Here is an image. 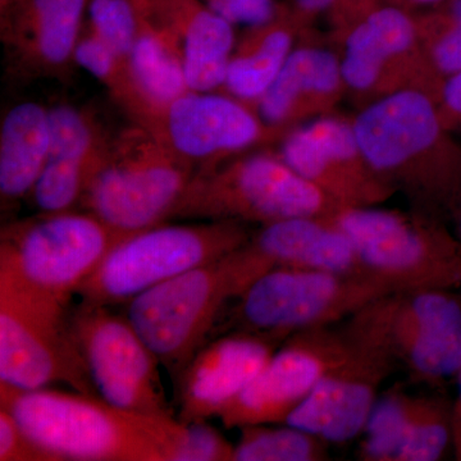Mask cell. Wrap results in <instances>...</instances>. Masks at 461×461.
<instances>
[{
  "label": "cell",
  "instance_id": "4316f807",
  "mask_svg": "<svg viewBox=\"0 0 461 461\" xmlns=\"http://www.w3.org/2000/svg\"><path fill=\"white\" fill-rule=\"evenodd\" d=\"M129 417L159 448L166 461H233V445L206 421L184 423L163 415Z\"/></svg>",
  "mask_w": 461,
  "mask_h": 461
},
{
  "label": "cell",
  "instance_id": "e575fe53",
  "mask_svg": "<svg viewBox=\"0 0 461 461\" xmlns=\"http://www.w3.org/2000/svg\"><path fill=\"white\" fill-rule=\"evenodd\" d=\"M232 25L262 26L271 23L281 8L275 0H200Z\"/></svg>",
  "mask_w": 461,
  "mask_h": 461
},
{
  "label": "cell",
  "instance_id": "4fadbf2b",
  "mask_svg": "<svg viewBox=\"0 0 461 461\" xmlns=\"http://www.w3.org/2000/svg\"><path fill=\"white\" fill-rule=\"evenodd\" d=\"M345 323L350 345L344 359L321 378L313 393L285 421L329 444L362 435L377 402L379 388L396 364L384 339L357 315Z\"/></svg>",
  "mask_w": 461,
  "mask_h": 461
},
{
  "label": "cell",
  "instance_id": "e0dca14e",
  "mask_svg": "<svg viewBox=\"0 0 461 461\" xmlns=\"http://www.w3.org/2000/svg\"><path fill=\"white\" fill-rule=\"evenodd\" d=\"M282 339L229 332L206 341L176 382L177 420L199 423L217 417L257 377Z\"/></svg>",
  "mask_w": 461,
  "mask_h": 461
},
{
  "label": "cell",
  "instance_id": "836d02e7",
  "mask_svg": "<svg viewBox=\"0 0 461 461\" xmlns=\"http://www.w3.org/2000/svg\"><path fill=\"white\" fill-rule=\"evenodd\" d=\"M0 460L57 461L50 451L27 435L14 415L0 408Z\"/></svg>",
  "mask_w": 461,
  "mask_h": 461
},
{
  "label": "cell",
  "instance_id": "4dcf8cb0",
  "mask_svg": "<svg viewBox=\"0 0 461 461\" xmlns=\"http://www.w3.org/2000/svg\"><path fill=\"white\" fill-rule=\"evenodd\" d=\"M75 62L107 87L112 98L130 118L138 113L141 100L130 74L129 63L90 30L78 41Z\"/></svg>",
  "mask_w": 461,
  "mask_h": 461
},
{
  "label": "cell",
  "instance_id": "8fae6325",
  "mask_svg": "<svg viewBox=\"0 0 461 461\" xmlns=\"http://www.w3.org/2000/svg\"><path fill=\"white\" fill-rule=\"evenodd\" d=\"M69 324L100 400L127 414L175 417L160 364L123 314L80 302Z\"/></svg>",
  "mask_w": 461,
  "mask_h": 461
},
{
  "label": "cell",
  "instance_id": "7402d4cb",
  "mask_svg": "<svg viewBox=\"0 0 461 461\" xmlns=\"http://www.w3.org/2000/svg\"><path fill=\"white\" fill-rule=\"evenodd\" d=\"M50 150V109L36 102L14 105L0 126L2 208L32 195Z\"/></svg>",
  "mask_w": 461,
  "mask_h": 461
},
{
  "label": "cell",
  "instance_id": "277c9868",
  "mask_svg": "<svg viewBox=\"0 0 461 461\" xmlns=\"http://www.w3.org/2000/svg\"><path fill=\"white\" fill-rule=\"evenodd\" d=\"M131 235L86 211L8 224L0 236V282L68 308L109 251Z\"/></svg>",
  "mask_w": 461,
  "mask_h": 461
},
{
  "label": "cell",
  "instance_id": "cb8c5ba5",
  "mask_svg": "<svg viewBox=\"0 0 461 461\" xmlns=\"http://www.w3.org/2000/svg\"><path fill=\"white\" fill-rule=\"evenodd\" d=\"M344 83L335 54L321 48H297L258 103V113L273 130L294 122L314 99L332 95Z\"/></svg>",
  "mask_w": 461,
  "mask_h": 461
},
{
  "label": "cell",
  "instance_id": "ac0fdd59",
  "mask_svg": "<svg viewBox=\"0 0 461 461\" xmlns=\"http://www.w3.org/2000/svg\"><path fill=\"white\" fill-rule=\"evenodd\" d=\"M87 0H11L0 9V32L16 77H67Z\"/></svg>",
  "mask_w": 461,
  "mask_h": 461
},
{
  "label": "cell",
  "instance_id": "74e56055",
  "mask_svg": "<svg viewBox=\"0 0 461 461\" xmlns=\"http://www.w3.org/2000/svg\"><path fill=\"white\" fill-rule=\"evenodd\" d=\"M338 2L339 0H294L295 14L291 17L295 20L296 17L313 16L332 7Z\"/></svg>",
  "mask_w": 461,
  "mask_h": 461
},
{
  "label": "cell",
  "instance_id": "3957f363",
  "mask_svg": "<svg viewBox=\"0 0 461 461\" xmlns=\"http://www.w3.org/2000/svg\"><path fill=\"white\" fill-rule=\"evenodd\" d=\"M393 293L395 288L371 275L276 267L227 306L212 333H258L285 341L350 320Z\"/></svg>",
  "mask_w": 461,
  "mask_h": 461
},
{
  "label": "cell",
  "instance_id": "8992f818",
  "mask_svg": "<svg viewBox=\"0 0 461 461\" xmlns=\"http://www.w3.org/2000/svg\"><path fill=\"white\" fill-rule=\"evenodd\" d=\"M342 208L280 157L254 154L198 169L171 220L268 224L297 217L332 218Z\"/></svg>",
  "mask_w": 461,
  "mask_h": 461
},
{
  "label": "cell",
  "instance_id": "f35d334b",
  "mask_svg": "<svg viewBox=\"0 0 461 461\" xmlns=\"http://www.w3.org/2000/svg\"><path fill=\"white\" fill-rule=\"evenodd\" d=\"M456 222V238L461 242V196L457 200L456 205H455L453 213H451Z\"/></svg>",
  "mask_w": 461,
  "mask_h": 461
},
{
  "label": "cell",
  "instance_id": "60d3db41",
  "mask_svg": "<svg viewBox=\"0 0 461 461\" xmlns=\"http://www.w3.org/2000/svg\"><path fill=\"white\" fill-rule=\"evenodd\" d=\"M9 3H11V2H9ZM9 3H8V5H9ZM7 5H5V7H7ZM2 9H3V8H2Z\"/></svg>",
  "mask_w": 461,
  "mask_h": 461
},
{
  "label": "cell",
  "instance_id": "1f68e13d",
  "mask_svg": "<svg viewBox=\"0 0 461 461\" xmlns=\"http://www.w3.org/2000/svg\"><path fill=\"white\" fill-rule=\"evenodd\" d=\"M149 0H87L89 30L129 63Z\"/></svg>",
  "mask_w": 461,
  "mask_h": 461
},
{
  "label": "cell",
  "instance_id": "8d00e7d4",
  "mask_svg": "<svg viewBox=\"0 0 461 461\" xmlns=\"http://www.w3.org/2000/svg\"><path fill=\"white\" fill-rule=\"evenodd\" d=\"M457 397L451 406V417H453V448L455 456L461 461V368L456 375Z\"/></svg>",
  "mask_w": 461,
  "mask_h": 461
},
{
  "label": "cell",
  "instance_id": "5b68a950",
  "mask_svg": "<svg viewBox=\"0 0 461 461\" xmlns=\"http://www.w3.org/2000/svg\"><path fill=\"white\" fill-rule=\"evenodd\" d=\"M196 171L132 122L111 139L81 205L112 229L138 233L171 220Z\"/></svg>",
  "mask_w": 461,
  "mask_h": 461
},
{
  "label": "cell",
  "instance_id": "ffe728a7",
  "mask_svg": "<svg viewBox=\"0 0 461 461\" xmlns=\"http://www.w3.org/2000/svg\"><path fill=\"white\" fill-rule=\"evenodd\" d=\"M149 5L180 50L190 90L222 87L236 47L232 23L200 0H149Z\"/></svg>",
  "mask_w": 461,
  "mask_h": 461
},
{
  "label": "cell",
  "instance_id": "9a60e30c",
  "mask_svg": "<svg viewBox=\"0 0 461 461\" xmlns=\"http://www.w3.org/2000/svg\"><path fill=\"white\" fill-rule=\"evenodd\" d=\"M133 123L198 169L221 165L275 133L248 104L213 91H187Z\"/></svg>",
  "mask_w": 461,
  "mask_h": 461
},
{
  "label": "cell",
  "instance_id": "2e32d148",
  "mask_svg": "<svg viewBox=\"0 0 461 461\" xmlns=\"http://www.w3.org/2000/svg\"><path fill=\"white\" fill-rule=\"evenodd\" d=\"M280 158L342 206L375 205L393 193L364 162L353 124L339 118L297 127L284 139Z\"/></svg>",
  "mask_w": 461,
  "mask_h": 461
},
{
  "label": "cell",
  "instance_id": "83f0119b",
  "mask_svg": "<svg viewBox=\"0 0 461 461\" xmlns=\"http://www.w3.org/2000/svg\"><path fill=\"white\" fill-rule=\"evenodd\" d=\"M233 446V461H324L330 459L329 442L304 429L256 424L242 427Z\"/></svg>",
  "mask_w": 461,
  "mask_h": 461
},
{
  "label": "cell",
  "instance_id": "d4e9b609",
  "mask_svg": "<svg viewBox=\"0 0 461 461\" xmlns=\"http://www.w3.org/2000/svg\"><path fill=\"white\" fill-rule=\"evenodd\" d=\"M129 68L141 100L132 122L190 91L180 50L171 33L154 18L150 5L133 42Z\"/></svg>",
  "mask_w": 461,
  "mask_h": 461
},
{
  "label": "cell",
  "instance_id": "52a82bcc",
  "mask_svg": "<svg viewBox=\"0 0 461 461\" xmlns=\"http://www.w3.org/2000/svg\"><path fill=\"white\" fill-rule=\"evenodd\" d=\"M241 222L158 224L118 242L78 288L80 302L126 304L149 288L229 256L250 241Z\"/></svg>",
  "mask_w": 461,
  "mask_h": 461
},
{
  "label": "cell",
  "instance_id": "ba28073f",
  "mask_svg": "<svg viewBox=\"0 0 461 461\" xmlns=\"http://www.w3.org/2000/svg\"><path fill=\"white\" fill-rule=\"evenodd\" d=\"M0 408L57 461H166L129 414L99 397L0 384Z\"/></svg>",
  "mask_w": 461,
  "mask_h": 461
},
{
  "label": "cell",
  "instance_id": "9c48e42d",
  "mask_svg": "<svg viewBox=\"0 0 461 461\" xmlns=\"http://www.w3.org/2000/svg\"><path fill=\"white\" fill-rule=\"evenodd\" d=\"M353 242L364 269L395 288L461 290V242L437 221L368 206L332 217Z\"/></svg>",
  "mask_w": 461,
  "mask_h": 461
},
{
  "label": "cell",
  "instance_id": "b9f144b4",
  "mask_svg": "<svg viewBox=\"0 0 461 461\" xmlns=\"http://www.w3.org/2000/svg\"><path fill=\"white\" fill-rule=\"evenodd\" d=\"M459 291H460V293H461V290H459Z\"/></svg>",
  "mask_w": 461,
  "mask_h": 461
},
{
  "label": "cell",
  "instance_id": "30bf717a",
  "mask_svg": "<svg viewBox=\"0 0 461 461\" xmlns=\"http://www.w3.org/2000/svg\"><path fill=\"white\" fill-rule=\"evenodd\" d=\"M56 384L98 397L69 309L0 282V384L35 391Z\"/></svg>",
  "mask_w": 461,
  "mask_h": 461
},
{
  "label": "cell",
  "instance_id": "6da1fadb",
  "mask_svg": "<svg viewBox=\"0 0 461 461\" xmlns=\"http://www.w3.org/2000/svg\"><path fill=\"white\" fill-rule=\"evenodd\" d=\"M272 268L248 242L132 297L122 314L176 384L227 306Z\"/></svg>",
  "mask_w": 461,
  "mask_h": 461
},
{
  "label": "cell",
  "instance_id": "d6986e66",
  "mask_svg": "<svg viewBox=\"0 0 461 461\" xmlns=\"http://www.w3.org/2000/svg\"><path fill=\"white\" fill-rule=\"evenodd\" d=\"M50 150L32 198L39 214L74 211L107 156L111 136L93 115L69 104L50 108Z\"/></svg>",
  "mask_w": 461,
  "mask_h": 461
},
{
  "label": "cell",
  "instance_id": "f1b7e54d",
  "mask_svg": "<svg viewBox=\"0 0 461 461\" xmlns=\"http://www.w3.org/2000/svg\"><path fill=\"white\" fill-rule=\"evenodd\" d=\"M414 402L415 396L399 387L378 397L362 432L360 460L397 461L411 424Z\"/></svg>",
  "mask_w": 461,
  "mask_h": 461
},
{
  "label": "cell",
  "instance_id": "484cf974",
  "mask_svg": "<svg viewBox=\"0 0 461 461\" xmlns=\"http://www.w3.org/2000/svg\"><path fill=\"white\" fill-rule=\"evenodd\" d=\"M294 23L291 14L281 9L271 23L250 27L230 56L222 86L226 94L258 105L294 50Z\"/></svg>",
  "mask_w": 461,
  "mask_h": 461
},
{
  "label": "cell",
  "instance_id": "f546056e",
  "mask_svg": "<svg viewBox=\"0 0 461 461\" xmlns=\"http://www.w3.org/2000/svg\"><path fill=\"white\" fill-rule=\"evenodd\" d=\"M450 403L442 397L415 396L411 424L397 461H437L453 446Z\"/></svg>",
  "mask_w": 461,
  "mask_h": 461
},
{
  "label": "cell",
  "instance_id": "d590c367",
  "mask_svg": "<svg viewBox=\"0 0 461 461\" xmlns=\"http://www.w3.org/2000/svg\"><path fill=\"white\" fill-rule=\"evenodd\" d=\"M442 103L447 113L461 122V72L446 80L442 87Z\"/></svg>",
  "mask_w": 461,
  "mask_h": 461
},
{
  "label": "cell",
  "instance_id": "7a4b0ae2",
  "mask_svg": "<svg viewBox=\"0 0 461 461\" xmlns=\"http://www.w3.org/2000/svg\"><path fill=\"white\" fill-rule=\"evenodd\" d=\"M366 165L395 190L402 187L429 212L453 213L461 196V162L436 157L442 123L429 95L405 89L377 100L353 123Z\"/></svg>",
  "mask_w": 461,
  "mask_h": 461
},
{
  "label": "cell",
  "instance_id": "7c38bea8",
  "mask_svg": "<svg viewBox=\"0 0 461 461\" xmlns=\"http://www.w3.org/2000/svg\"><path fill=\"white\" fill-rule=\"evenodd\" d=\"M384 339L414 381L439 384L461 368V293L447 288L403 290L355 314Z\"/></svg>",
  "mask_w": 461,
  "mask_h": 461
},
{
  "label": "cell",
  "instance_id": "d6a6232c",
  "mask_svg": "<svg viewBox=\"0 0 461 461\" xmlns=\"http://www.w3.org/2000/svg\"><path fill=\"white\" fill-rule=\"evenodd\" d=\"M432 60L447 77L461 72V0H447L432 47Z\"/></svg>",
  "mask_w": 461,
  "mask_h": 461
},
{
  "label": "cell",
  "instance_id": "5bb4252c",
  "mask_svg": "<svg viewBox=\"0 0 461 461\" xmlns=\"http://www.w3.org/2000/svg\"><path fill=\"white\" fill-rule=\"evenodd\" d=\"M345 327L302 330L285 339L266 366L218 415L226 429L285 424L348 350Z\"/></svg>",
  "mask_w": 461,
  "mask_h": 461
},
{
  "label": "cell",
  "instance_id": "44dd1931",
  "mask_svg": "<svg viewBox=\"0 0 461 461\" xmlns=\"http://www.w3.org/2000/svg\"><path fill=\"white\" fill-rule=\"evenodd\" d=\"M249 245L275 268L369 275L353 242L332 218L297 217L263 224Z\"/></svg>",
  "mask_w": 461,
  "mask_h": 461
},
{
  "label": "cell",
  "instance_id": "ab89813d",
  "mask_svg": "<svg viewBox=\"0 0 461 461\" xmlns=\"http://www.w3.org/2000/svg\"><path fill=\"white\" fill-rule=\"evenodd\" d=\"M397 2L411 3L414 5H438V3L446 2V0H397Z\"/></svg>",
  "mask_w": 461,
  "mask_h": 461
},
{
  "label": "cell",
  "instance_id": "603a6c76",
  "mask_svg": "<svg viewBox=\"0 0 461 461\" xmlns=\"http://www.w3.org/2000/svg\"><path fill=\"white\" fill-rule=\"evenodd\" d=\"M417 27L396 5L375 8L346 38L339 60L344 84L357 91L372 89L391 60L411 50Z\"/></svg>",
  "mask_w": 461,
  "mask_h": 461
}]
</instances>
